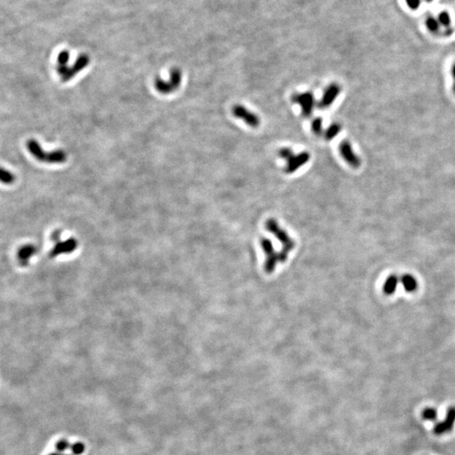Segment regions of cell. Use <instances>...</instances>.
<instances>
[{"label":"cell","instance_id":"1","mask_svg":"<svg viewBox=\"0 0 455 455\" xmlns=\"http://www.w3.org/2000/svg\"><path fill=\"white\" fill-rule=\"evenodd\" d=\"M26 147L30 154L36 160L43 163L62 164L67 160V155L63 150L57 149L47 153L43 150L40 143L35 139H30L26 143Z\"/></svg>","mask_w":455,"mask_h":455},{"label":"cell","instance_id":"2","mask_svg":"<svg viewBox=\"0 0 455 455\" xmlns=\"http://www.w3.org/2000/svg\"><path fill=\"white\" fill-rule=\"evenodd\" d=\"M182 76L181 72L179 68H173L171 71V79L170 81H165L163 79H160V77L156 78L155 80V89L164 95L171 94L180 87Z\"/></svg>","mask_w":455,"mask_h":455},{"label":"cell","instance_id":"3","mask_svg":"<svg viewBox=\"0 0 455 455\" xmlns=\"http://www.w3.org/2000/svg\"><path fill=\"white\" fill-rule=\"evenodd\" d=\"M232 113L236 118L244 121L248 126L253 128L258 127L261 123L258 115L241 105H235L232 109Z\"/></svg>","mask_w":455,"mask_h":455},{"label":"cell","instance_id":"4","mask_svg":"<svg viewBox=\"0 0 455 455\" xmlns=\"http://www.w3.org/2000/svg\"><path fill=\"white\" fill-rule=\"evenodd\" d=\"M292 101L300 106L302 115L304 117L311 116L315 107V97L311 92L296 94L292 96Z\"/></svg>","mask_w":455,"mask_h":455},{"label":"cell","instance_id":"5","mask_svg":"<svg viewBox=\"0 0 455 455\" xmlns=\"http://www.w3.org/2000/svg\"><path fill=\"white\" fill-rule=\"evenodd\" d=\"M339 151H340L343 160L348 164L349 166H351V168L353 169L359 168L361 166V160H360L359 156L356 155L349 141L343 140L341 142L340 145H339Z\"/></svg>","mask_w":455,"mask_h":455},{"label":"cell","instance_id":"6","mask_svg":"<svg viewBox=\"0 0 455 455\" xmlns=\"http://www.w3.org/2000/svg\"><path fill=\"white\" fill-rule=\"evenodd\" d=\"M89 62H90L89 57L84 55V54L80 55V56L77 58L75 63H74L72 67H67V68H66L65 73H63V75L60 77V79H61V80H62V82H63V83L69 81L71 79H73V77H75L79 72H81L84 68L87 67Z\"/></svg>","mask_w":455,"mask_h":455},{"label":"cell","instance_id":"7","mask_svg":"<svg viewBox=\"0 0 455 455\" xmlns=\"http://www.w3.org/2000/svg\"><path fill=\"white\" fill-rule=\"evenodd\" d=\"M341 90V89L339 84H336V83L330 84L324 91L323 96L320 102L318 103V107L320 109H326L331 107L340 95Z\"/></svg>","mask_w":455,"mask_h":455},{"label":"cell","instance_id":"8","mask_svg":"<svg viewBox=\"0 0 455 455\" xmlns=\"http://www.w3.org/2000/svg\"><path fill=\"white\" fill-rule=\"evenodd\" d=\"M455 423V406H451L447 410L446 418L441 422L436 423L433 427V433L436 435H442L444 433H450L452 431Z\"/></svg>","mask_w":455,"mask_h":455},{"label":"cell","instance_id":"9","mask_svg":"<svg viewBox=\"0 0 455 455\" xmlns=\"http://www.w3.org/2000/svg\"><path fill=\"white\" fill-rule=\"evenodd\" d=\"M310 155L307 151H303L297 155H293L286 163L285 172L286 174H292L298 169L309 162Z\"/></svg>","mask_w":455,"mask_h":455},{"label":"cell","instance_id":"10","mask_svg":"<svg viewBox=\"0 0 455 455\" xmlns=\"http://www.w3.org/2000/svg\"><path fill=\"white\" fill-rule=\"evenodd\" d=\"M438 21L440 23L443 30V34L445 37H450L454 34V27L451 22V17L447 11H442L439 13L438 16Z\"/></svg>","mask_w":455,"mask_h":455},{"label":"cell","instance_id":"11","mask_svg":"<svg viewBox=\"0 0 455 455\" xmlns=\"http://www.w3.org/2000/svg\"><path fill=\"white\" fill-rule=\"evenodd\" d=\"M425 25L429 32L433 35H438L441 32V25L438 21V17L433 15H428L425 20Z\"/></svg>","mask_w":455,"mask_h":455},{"label":"cell","instance_id":"12","mask_svg":"<svg viewBox=\"0 0 455 455\" xmlns=\"http://www.w3.org/2000/svg\"><path fill=\"white\" fill-rule=\"evenodd\" d=\"M341 130V126L338 122H333L328 126V128L324 132V137L325 139L327 141H331L334 139L337 135L339 134Z\"/></svg>","mask_w":455,"mask_h":455},{"label":"cell","instance_id":"13","mask_svg":"<svg viewBox=\"0 0 455 455\" xmlns=\"http://www.w3.org/2000/svg\"><path fill=\"white\" fill-rule=\"evenodd\" d=\"M400 282H401L404 289L408 291V292H413L417 287V283H416V279L413 278L412 276H403L401 279H400Z\"/></svg>","mask_w":455,"mask_h":455},{"label":"cell","instance_id":"14","mask_svg":"<svg viewBox=\"0 0 455 455\" xmlns=\"http://www.w3.org/2000/svg\"><path fill=\"white\" fill-rule=\"evenodd\" d=\"M399 283V279L396 276H391L388 278L385 284H384V291L387 294H392L396 291L397 285Z\"/></svg>","mask_w":455,"mask_h":455},{"label":"cell","instance_id":"15","mask_svg":"<svg viewBox=\"0 0 455 455\" xmlns=\"http://www.w3.org/2000/svg\"><path fill=\"white\" fill-rule=\"evenodd\" d=\"M421 417L426 421H434L438 417V411L434 408H425L421 412Z\"/></svg>","mask_w":455,"mask_h":455},{"label":"cell","instance_id":"16","mask_svg":"<svg viewBox=\"0 0 455 455\" xmlns=\"http://www.w3.org/2000/svg\"><path fill=\"white\" fill-rule=\"evenodd\" d=\"M312 131L317 136L323 133V120L321 117H316L312 121Z\"/></svg>","mask_w":455,"mask_h":455},{"label":"cell","instance_id":"17","mask_svg":"<svg viewBox=\"0 0 455 455\" xmlns=\"http://www.w3.org/2000/svg\"><path fill=\"white\" fill-rule=\"evenodd\" d=\"M14 178H15V176L12 174L11 172L6 171L4 169L1 170L0 179H1V181L3 184H6V185L12 184L14 181Z\"/></svg>","mask_w":455,"mask_h":455},{"label":"cell","instance_id":"18","mask_svg":"<svg viewBox=\"0 0 455 455\" xmlns=\"http://www.w3.org/2000/svg\"><path fill=\"white\" fill-rule=\"evenodd\" d=\"M71 452L74 455H80L84 452L85 446L82 443H75L70 447Z\"/></svg>","mask_w":455,"mask_h":455},{"label":"cell","instance_id":"19","mask_svg":"<svg viewBox=\"0 0 455 455\" xmlns=\"http://www.w3.org/2000/svg\"><path fill=\"white\" fill-rule=\"evenodd\" d=\"M56 450L58 451L59 453L64 452L66 450L70 449V444L69 442L66 440V439H61L59 440L57 443L56 444Z\"/></svg>","mask_w":455,"mask_h":455},{"label":"cell","instance_id":"20","mask_svg":"<svg viewBox=\"0 0 455 455\" xmlns=\"http://www.w3.org/2000/svg\"><path fill=\"white\" fill-rule=\"evenodd\" d=\"M293 155H293V151H292V149H289V148H284V149H280V151H279V156H280L282 159L286 160V162H287Z\"/></svg>","mask_w":455,"mask_h":455},{"label":"cell","instance_id":"21","mask_svg":"<svg viewBox=\"0 0 455 455\" xmlns=\"http://www.w3.org/2000/svg\"><path fill=\"white\" fill-rule=\"evenodd\" d=\"M406 5L411 10H416L421 6V0H405Z\"/></svg>","mask_w":455,"mask_h":455},{"label":"cell","instance_id":"22","mask_svg":"<svg viewBox=\"0 0 455 455\" xmlns=\"http://www.w3.org/2000/svg\"><path fill=\"white\" fill-rule=\"evenodd\" d=\"M451 73H452L453 79H454V84H453V90L455 94V62L453 64L451 67Z\"/></svg>","mask_w":455,"mask_h":455},{"label":"cell","instance_id":"23","mask_svg":"<svg viewBox=\"0 0 455 455\" xmlns=\"http://www.w3.org/2000/svg\"><path fill=\"white\" fill-rule=\"evenodd\" d=\"M64 455V454H61V453H52V454H50V455Z\"/></svg>","mask_w":455,"mask_h":455},{"label":"cell","instance_id":"24","mask_svg":"<svg viewBox=\"0 0 455 455\" xmlns=\"http://www.w3.org/2000/svg\"><path fill=\"white\" fill-rule=\"evenodd\" d=\"M425 1L427 3H431V2H433V0H425Z\"/></svg>","mask_w":455,"mask_h":455}]
</instances>
